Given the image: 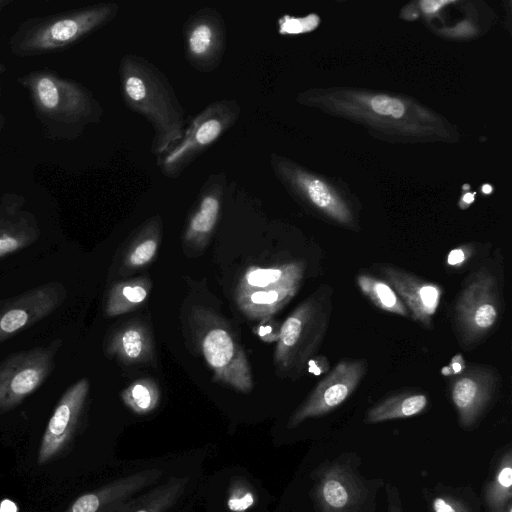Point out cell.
<instances>
[{"mask_svg":"<svg viewBox=\"0 0 512 512\" xmlns=\"http://www.w3.org/2000/svg\"><path fill=\"white\" fill-rule=\"evenodd\" d=\"M16 81L27 91L42 132L50 140L77 139L102 118L103 107L91 90L56 71L33 70Z\"/></svg>","mask_w":512,"mask_h":512,"instance_id":"obj_1","label":"cell"},{"mask_svg":"<svg viewBox=\"0 0 512 512\" xmlns=\"http://www.w3.org/2000/svg\"><path fill=\"white\" fill-rule=\"evenodd\" d=\"M118 72L124 104L151 124L152 153L157 157L164 154L185 130L184 109L168 78L153 63L135 54L121 58Z\"/></svg>","mask_w":512,"mask_h":512,"instance_id":"obj_2","label":"cell"},{"mask_svg":"<svg viewBox=\"0 0 512 512\" xmlns=\"http://www.w3.org/2000/svg\"><path fill=\"white\" fill-rule=\"evenodd\" d=\"M115 2H100L22 21L9 39L16 57H37L64 51L106 26L119 13Z\"/></svg>","mask_w":512,"mask_h":512,"instance_id":"obj_3","label":"cell"},{"mask_svg":"<svg viewBox=\"0 0 512 512\" xmlns=\"http://www.w3.org/2000/svg\"><path fill=\"white\" fill-rule=\"evenodd\" d=\"M501 259L492 258L473 270L455 299L452 321L459 345L470 350L496 328L503 312Z\"/></svg>","mask_w":512,"mask_h":512,"instance_id":"obj_4","label":"cell"},{"mask_svg":"<svg viewBox=\"0 0 512 512\" xmlns=\"http://www.w3.org/2000/svg\"><path fill=\"white\" fill-rule=\"evenodd\" d=\"M332 289L319 287L281 324L274 366L282 378L298 379L319 349L329 326Z\"/></svg>","mask_w":512,"mask_h":512,"instance_id":"obj_5","label":"cell"},{"mask_svg":"<svg viewBox=\"0 0 512 512\" xmlns=\"http://www.w3.org/2000/svg\"><path fill=\"white\" fill-rule=\"evenodd\" d=\"M195 342L213 371L214 381L242 393L250 392L253 375L246 354L228 323L209 308L195 306L190 311Z\"/></svg>","mask_w":512,"mask_h":512,"instance_id":"obj_6","label":"cell"},{"mask_svg":"<svg viewBox=\"0 0 512 512\" xmlns=\"http://www.w3.org/2000/svg\"><path fill=\"white\" fill-rule=\"evenodd\" d=\"M359 458L344 453L326 460L312 472L311 498L317 512H374L379 480H368L358 470Z\"/></svg>","mask_w":512,"mask_h":512,"instance_id":"obj_7","label":"cell"},{"mask_svg":"<svg viewBox=\"0 0 512 512\" xmlns=\"http://www.w3.org/2000/svg\"><path fill=\"white\" fill-rule=\"evenodd\" d=\"M241 113L234 99L208 104L185 127L180 140L157 157V166L167 178H177L196 157L216 142L238 120Z\"/></svg>","mask_w":512,"mask_h":512,"instance_id":"obj_8","label":"cell"},{"mask_svg":"<svg viewBox=\"0 0 512 512\" xmlns=\"http://www.w3.org/2000/svg\"><path fill=\"white\" fill-rule=\"evenodd\" d=\"M303 272L299 262L250 267L236 289L238 308L251 319L271 318L297 293Z\"/></svg>","mask_w":512,"mask_h":512,"instance_id":"obj_9","label":"cell"},{"mask_svg":"<svg viewBox=\"0 0 512 512\" xmlns=\"http://www.w3.org/2000/svg\"><path fill=\"white\" fill-rule=\"evenodd\" d=\"M57 348L31 349L0 363V413L18 406L43 383L54 367Z\"/></svg>","mask_w":512,"mask_h":512,"instance_id":"obj_10","label":"cell"},{"mask_svg":"<svg viewBox=\"0 0 512 512\" xmlns=\"http://www.w3.org/2000/svg\"><path fill=\"white\" fill-rule=\"evenodd\" d=\"M367 370L364 359H345L323 378L294 411L287 427L295 428L309 418L326 415L344 403L356 390Z\"/></svg>","mask_w":512,"mask_h":512,"instance_id":"obj_11","label":"cell"},{"mask_svg":"<svg viewBox=\"0 0 512 512\" xmlns=\"http://www.w3.org/2000/svg\"><path fill=\"white\" fill-rule=\"evenodd\" d=\"M501 377L488 365H470L451 376L450 396L463 429L473 428L493 404Z\"/></svg>","mask_w":512,"mask_h":512,"instance_id":"obj_12","label":"cell"},{"mask_svg":"<svg viewBox=\"0 0 512 512\" xmlns=\"http://www.w3.org/2000/svg\"><path fill=\"white\" fill-rule=\"evenodd\" d=\"M184 50L188 63L197 71L210 73L220 65L227 43V29L221 13L203 7L183 25Z\"/></svg>","mask_w":512,"mask_h":512,"instance_id":"obj_13","label":"cell"},{"mask_svg":"<svg viewBox=\"0 0 512 512\" xmlns=\"http://www.w3.org/2000/svg\"><path fill=\"white\" fill-rule=\"evenodd\" d=\"M89 393V381L78 380L63 394L47 424L39 446V465L56 458L71 442L82 417Z\"/></svg>","mask_w":512,"mask_h":512,"instance_id":"obj_14","label":"cell"},{"mask_svg":"<svg viewBox=\"0 0 512 512\" xmlns=\"http://www.w3.org/2000/svg\"><path fill=\"white\" fill-rule=\"evenodd\" d=\"M270 163L276 177L302 199L338 223H351L345 202L322 180L276 154H271Z\"/></svg>","mask_w":512,"mask_h":512,"instance_id":"obj_15","label":"cell"},{"mask_svg":"<svg viewBox=\"0 0 512 512\" xmlns=\"http://www.w3.org/2000/svg\"><path fill=\"white\" fill-rule=\"evenodd\" d=\"M163 474L162 469L151 468L120 477L82 494L64 512H113L130 498L157 484Z\"/></svg>","mask_w":512,"mask_h":512,"instance_id":"obj_16","label":"cell"},{"mask_svg":"<svg viewBox=\"0 0 512 512\" xmlns=\"http://www.w3.org/2000/svg\"><path fill=\"white\" fill-rule=\"evenodd\" d=\"M378 270L408 309L409 315L425 328L431 329L440 303L442 290L429 282L391 264H378Z\"/></svg>","mask_w":512,"mask_h":512,"instance_id":"obj_17","label":"cell"},{"mask_svg":"<svg viewBox=\"0 0 512 512\" xmlns=\"http://www.w3.org/2000/svg\"><path fill=\"white\" fill-rule=\"evenodd\" d=\"M226 186L223 173L210 175L202 185L184 232L186 245L193 248L206 245L218 222Z\"/></svg>","mask_w":512,"mask_h":512,"instance_id":"obj_18","label":"cell"},{"mask_svg":"<svg viewBox=\"0 0 512 512\" xmlns=\"http://www.w3.org/2000/svg\"><path fill=\"white\" fill-rule=\"evenodd\" d=\"M62 298V289L58 285L49 284L10 303L0 312V341L51 313Z\"/></svg>","mask_w":512,"mask_h":512,"instance_id":"obj_19","label":"cell"},{"mask_svg":"<svg viewBox=\"0 0 512 512\" xmlns=\"http://www.w3.org/2000/svg\"><path fill=\"white\" fill-rule=\"evenodd\" d=\"M25 198L16 193L0 197V257L14 252L36 239L34 216L22 207Z\"/></svg>","mask_w":512,"mask_h":512,"instance_id":"obj_20","label":"cell"},{"mask_svg":"<svg viewBox=\"0 0 512 512\" xmlns=\"http://www.w3.org/2000/svg\"><path fill=\"white\" fill-rule=\"evenodd\" d=\"M107 353L125 364L153 362L154 347L149 327L135 321L122 326L110 338Z\"/></svg>","mask_w":512,"mask_h":512,"instance_id":"obj_21","label":"cell"},{"mask_svg":"<svg viewBox=\"0 0 512 512\" xmlns=\"http://www.w3.org/2000/svg\"><path fill=\"white\" fill-rule=\"evenodd\" d=\"M188 482V477H170L165 482L130 498L113 512H167L182 497Z\"/></svg>","mask_w":512,"mask_h":512,"instance_id":"obj_22","label":"cell"},{"mask_svg":"<svg viewBox=\"0 0 512 512\" xmlns=\"http://www.w3.org/2000/svg\"><path fill=\"white\" fill-rule=\"evenodd\" d=\"M428 405L425 393L402 391L383 398L370 407L364 417L369 424L403 419L420 414Z\"/></svg>","mask_w":512,"mask_h":512,"instance_id":"obj_23","label":"cell"},{"mask_svg":"<svg viewBox=\"0 0 512 512\" xmlns=\"http://www.w3.org/2000/svg\"><path fill=\"white\" fill-rule=\"evenodd\" d=\"M161 228L158 216L152 217L141 227L124 255V269L142 268L154 259L160 243Z\"/></svg>","mask_w":512,"mask_h":512,"instance_id":"obj_24","label":"cell"},{"mask_svg":"<svg viewBox=\"0 0 512 512\" xmlns=\"http://www.w3.org/2000/svg\"><path fill=\"white\" fill-rule=\"evenodd\" d=\"M151 282L147 278H136L116 283L109 291L105 313L118 316L137 309L148 297Z\"/></svg>","mask_w":512,"mask_h":512,"instance_id":"obj_25","label":"cell"},{"mask_svg":"<svg viewBox=\"0 0 512 512\" xmlns=\"http://www.w3.org/2000/svg\"><path fill=\"white\" fill-rule=\"evenodd\" d=\"M484 500L489 512H505L512 500V451L501 456L492 479L484 489Z\"/></svg>","mask_w":512,"mask_h":512,"instance_id":"obj_26","label":"cell"},{"mask_svg":"<svg viewBox=\"0 0 512 512\" xmlns=\"http://www.w3.org/2000/svg\"><path fill=\"white\" fill-rule=\"evenodd\" d=\"M357 284L377 308L403 317L410 316L405 304L386 281L360 273L357 276Z\"/></svg>","mask_w":512,"mask_h":512,"instance_id":"obj_27","label":"cell"},{"mask_svg":"<svg viewBox=\"0 0 512 512\" xmlns=\"http://www.w3.org/2000/svg\"><path fill=\"white\" fill-rule=\"evenodd\" d=\"M121 398L131 411L145 415L157 408L160 402V390L152 379H138L123 390Z\"/></svg>","mask_w":512,"mask_h":512,"instance_id":"obj_28","label":"cell"},{"mask_svg":"<svg viewBox=\"0 0 512 512\" xmlns=\"http://www.w3.org/2000/svg\"><path fill=\"white\" fill-rule=\"evenodd\" d=\"M430 508L432 512H475L462 498L448 493L435 495L430 502Z\"/></svg>","mask_w":512,"mask_h":512,"instance_id":"obj_29","label":"cell"},{"mask_svg":"<svg viewBox=\"0 0 512 512\" xmlns=\"http://www.w3.org/2000/svg\"><path fill=\"white\" fill-rule=\"evenodd\" d=\"M371 108L379 115L400 118L404 115L405 106L397 98L386 95H377L370 101Z\"/></svg>","mask_w":512,"mask_h":512,"instance_id":"obj_30","label":"cell"},{"mask_svg":"<svg viewBox=\"0 0 512 512\" xmlns=\"http://www.w3.org/2000/svg\"><path fill=\"white\" fill-rule=\"evenodd\" d=\"M248 495H252V493L244 483L239 481L235 483V487L231 488L228 500L229 508L233 511H243L249 508L253 504L254 499L243 498V496Z\"/></svg>","mask_w":512,"mask_h":512,"instance_id":"obj_31","label":"cell"},{"mask_svg":"<svg viewBox=\"0 0 512 512\" xmlns=\"http://www.w3.org/2000/svg\"><path fill=\"white\" fill-rule=\"evenodd\" d=\"M319 22L316 15H310L305 19H288L282 24V31L285 33H301L314 29Z\"/></svg>","mask_w":512,"mask_h":512,"instance_id":"obj_32","label":"cell"},{"mask_svg":"<svg viewBox=\"0 0 512 512\" xmlns=\"http://www.w3.org/2000/svg\"><path fill=\"white\" fill-rule=\"evenodd\" d=\"M280 328L276 321L271 318L261 320L260 325L256 329L258 336L266 342L278 341L280 336Z\"/></svg>","mask_w":512,"mask_h":512,"instance_id":"obj_33","label":"cell"},{"mask_svg":"<svg viewBox=\"0 0 512 512\" xmlns=\"http://www.w3.org/2000/svg\"><path fill=\"white\" fill-rule=\"evenodd\" d=\"M472 249L468 246H460L449 252L446 262L452 267H461L472 254Z\"/></svg>","mask_w":512,"mask_h":512,"instance_id":"obj_34","label":"cell"},{"mask_svg":"<svg viewBox=\"0 0 512 512\" xmlns=\"http://www.w3.org/2000/svg\"><path fill=\"white\" fill-rule=\"evenodd\" d=\"M465 361L461 354L455 355L450 364L442 368L441 373L446 376H453L460 373L465 368Z\"/></svg>","mask_w":512,"mask_h":512,"instance_id":"obj_35","label":"cell"},{"mask_svg":"<svg viewBox=\"0 0 512 512\" xmlns=\"http://www.w3.org/2000/svg\"><path fill=\"white\" fill-rule=\"evenodd\" d=\"M386 492L389 512H402L401 501L397 489L394 486L387 484Z\"/></svg>","mask_w":512,"mask_h":512,"instance_id":"obj_36","label":"cell"},{"mask_svg":"<svg viewBox=\"0 0 512 512\" xmlns=\"http://www.w3.org/2000/svg\"><path fill=\"white\" fill-rule=\"evenodd\" d=\"M450 1H422L421 7L423 11L427 14L435 13L437 10H439L442 6L449 4Z\"/></svg>","mask_w":512,"mask_h":512,"instance_id":"obj_37","label":"cell"},{"mask_svg":"<svg viewBox=\"0 0 512 512\" xmlns=\"http://www.w3.org/2000/svg\"><path fill=\"white\" fill-rule=\"evenodd\" d=\"M473 200H474V194H472V193H466V194L463 196V198H462V201H463L465 204H467V205L471 204V203L473 202Z\"/></svg>","mask_w":512,"mask_h":512,"instance_id":"obj_38","label":"cell"},{"mask_svg":"<svg viewBox=\"0 0 512 512\" xmlns=\"http://www.w3.org/2000/svg\"><path fill=\"white\" fill-rule=\"evenodd\" d=\"M11 3V0H0V12Z\"/></svg>","mask_w":512,"mask_h":512,"instance_id":"obj_39","label":"cell"},{"mask_svg":"<svg viewBox=\"0 0 512 512\" xmlns=\"http://www.w3.org/2000/svg\"><path fill=\"white\" fill-rule=\"evenodd\" d=\"M482 191H483V193H485V194H489V193H491V192H492V187H491L490 185H488V184H485V185H483V187H482Z\"/></svg>","mask_w":512,"mask_h":512,"instance_id":"obj_40","label":"cell"},{"mask_svg":"<svg viewBox=\"0 0 512 512\" xmlns=\"http://www.w3.org/2000/svg\"><path fill=\"white\" fill-rule=\"evenodd\" d=\"M4 125H5V117H4V115L0 112V132L3 130Z\"/></svg>","mask_w":512,"mask_h":512,"instance_id":"obj_41","label":"cell"},{"mask_svg":"<svg viewBox=\"0 0 512 512\" xmlns=\"http://www.w3.org/2000/svg\"><path fill=\"white\" fill-rule=\"evenodd\" d=\"M5 72V66L0 62V75Z\"/></svg>","mask_w":512,"mask_h":512,"instance_id":"obj_42","label":"cell"},{"mask_svg":"<svg viewBox=\"0 0 512 512\" xmlns=\"http://www.w3.org/2000/svg\"><path fill=\"white\" fill-rule=\"evenodd\" d=\"M505 512H512V503L508 505Z\"/></svg>","mask_w":512,"mask_h":512,"instance_id":"obj_43","label":"cell"},{"mask_svg":"<svg viewBox=\"0 0 512 512\" xmlns=\"http://www.w3.org/2000/svg\"><path fill=\"white\" fill-rule=\"evenodd\" d=\"M1 96H2V90H1V88H0V98H1Z\"/></svg>","mask_w":512,"mask_h":512,"instance_id":"obj_44","label":"cell"}]
</instances>
